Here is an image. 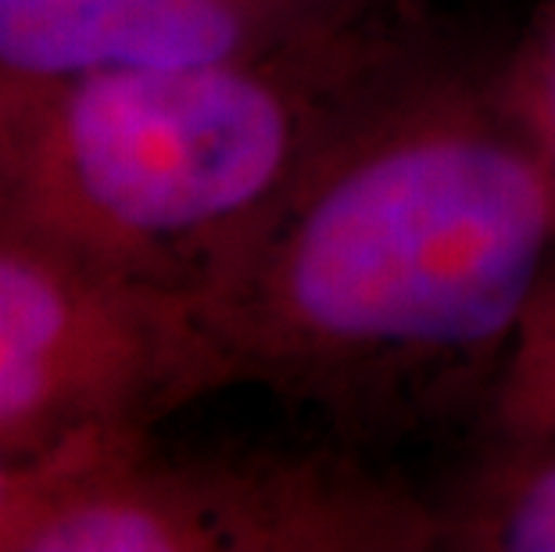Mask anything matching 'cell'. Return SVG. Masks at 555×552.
<instances>
[{
	"label": "cell",
	"mask_w": 555,
	"mask_h": 552,
	"mask_svg": "<svg viewBox=\"0 0 555 552\" xmlns=\"http://www.w3.org/2000/svg\"><path fill=\"white\" fill-rule=\"evenodd\" d=\"M444 513L359 470L269 455H169L119 431L29 460L11 552H412Z\"/></svg>",
	"instance_id": "3"
},
{
	"label": "cell",
	"mask_w": 555,
	"mask_h": 552,
	"mask_svg": "<svg viewBox=\"0 0 555 552\" xmlns=\"http://www.w3.org/2000/svg\"><path fill=\"white\" fill-rule=\"evenodd\" d=\"M499 424L509 438H555V269L499 362Z\"/></svg>",
	"instance_id": "7"
},
{
	"label": "cell",
	"mask_w": 555,
	"mask_h": 552,
	"mask_svg": "<svg viewBox=\"0 0 555 552\" xmlns=\"http://www.w3.org/2000/svg\"><path fill=\"white\" fill-rule=\"evenodd\" d=\"M444 545L474 552H555V438H513L505 460L444 513Z\"/></svg>",
	"instance_id": "6"
},
{
	"label": "cell",
	"mask_w": 555,
	"mask_h": 552,
	"mask_svg": "<svg viewBox=\"0 0 555 552\" xmlns=\"http://www.w3.org/2000/svg\"><path fill=\"white\" fill-rule=\"evenodd\" d=\"M26 477H29V463H0V552H11Z\"/></svg>",
	"instance_id": "10"
},
{
	"label": "cell",
	"mask_w": 555,
	"mask_h": 552,
	"mask_svg": "<svg viewBox=\"0 0 555 552\" xmlns=\"http://www.w3.org/2000/svg\"><path fill=\"white\" fill-rule=\"evenodd\" d=\"M227 384L222 351L191 301L0 222V463L155 431Z\"/></svg>",
	"instance_id": "4"
},
{
	"label": "cell",
	"mask_w": 555,
	"mask_h": 552,
	"mask_svg": "<svg viewBox=\"0 0 555 552\" xmlns=\"http://www.w3.org/2000/svg\"><path fill=\"white\" fill-rule=\"evenodd\" d=\"M398 51L359 26L237 62L40 87L0 222L197 305Z\"/></svg>",
	"instance_id": "2"
},
{
	"label": "cell",
	"mask_w": 555,
	"mask_h": 552,
	"mask_svg": "<svg viewBox=\"0 0 555 552\" xmlns=\"http://www.w3.org/2000/svg\"><path fill=\"white\" fill-rule=\"evenodd\" d=\"M359 22L362 0H0V73L57 87L129 68L237 62Z\"/></svg>",
	"instance_id": "5"
},
{
	"label": "cell",
	"mask_w": 555,
	"mask_h": 552,
	"mask_svg": "<svg viewBox=\"0 0 555 552\" xmlns=\"http://www.w3.org/2000/svg\"><path fill=\"white\" fill-rule=\"evenodd\" d=\"M491 90L534 151L555 194V0L541 4L509 65L491 79Z\"/></svg>",
	"instance_id": "8"
},
{
	"label": "cell",
	"mask_w": 555,
	"mask_h": 552,
	"mask_svg": "<svg viewBox=\"0 0 555 552\" xmlns=\"http://www.w3.org/2000/svg\"><path fill=\"white\" fill-rule=\"evenodd\" d=\"M555 269V194L491 84L395 73L194 305L230 381L380 406L505 359Z\"/></svg>",
	"instance_id": "1"
},
{
	"label": "cell",
	"mask_w": 555,
	"mask_h": 552,
	"mask_svg": "<svg viewBox=\"0 0 555 552\" xmlns=\"http://www.w3.org/2000/svg\"><path fill=\"white\" fill-rule=\"evenodd\" d=\"M37 93L40 87L15 84V79L0 73V205H4V194L11 187V172H15L22 137H26V123L33 104H37Z\"/></svg>",
	"instance_id": "9"
}]
</instances>
